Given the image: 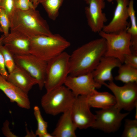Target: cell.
<instances>
[{
    "label": "cell",
    "instance_id": "obj_1",
    "mask_svg": "<svg viewBox=\"0 0 137 137\" xmlns=\"http://www.w3.org/2000/svg\"><path fill=\"white\" fill-rule=\"evenodd\" d=\"M106 50L105 40H92L79 47L70 55L69 75L76 76L92 72Z\"/></svg>",
    "mask_w": 137,
    "mask_h": 137
},
{
    "label": "cell",
    "instance_id": "obj_2",
    "mask_svg": "<svg viewBox=\"0 0 137 137\" xmlns=\"http://www.w3.org/2000/svg\"><path fill=\"white\" fill-rule=\"evenodd\" d=\"M10 20V30L19 32L30 39L53 34L46 21L36 8L25 11L15 9Z\"/></svg>",
    "mask_w": 137,
    "mask_h": 137
},
{
    "label": "cell",
    "instance_id": "obj_3",
    "mask_svg": "<svg viewBox=\"0 0 137 137\" xmlns=\"http://www.w3.org/2000/svg\"><path fill=\"white\" fill-rule=\"evenodd\" d=\"M70 45L69 41L58 34L39 35L30 38V53L47 62Z\"/></svg>",
    "mask_w": 137,
    "mask_h": 137
},
{
    "label": "cell",
    "instance_id": "obj_4",
    "mask_svg": "<svg viewBox=\"0 0 137 137\" xmlns=\"http://www.w3.org/2000/svg\"><path fill=\"white\" fill-rule=\"evenodd\" d=\"M76 97L63 85L47 91L42 97L41 104L45 112L55 116L70 109Z\"/></svg>",
    "mask_w": 137,
    "mask_h": 137
},
{
    "label": "cell",
    "instance_id": "obj_5",
    "mask_svg": "<svg viewBox=\"0 0 137 137\" xmlns=\"http://www.w3.org/2000/svg\"><path fill=\"white\" fill-rule=\"evenodd\" d=\"M70 57L64 51L47 62L44 85L46 92L64 84L69 74Z\"/></svg>",
    "mask_w": 137,
    "mask_h": 137
},
{
    "label": "cell",
    "instance_id": "obj_6",
    "mask_svg": "<svg viewBox=\"0 0 137 137\" xmlns=\"http://www.w3.org/2000/svg\"><path fill=\"white\" fill-rule=\"evenodd\" d=\"M98 33L106 41L105 56L117 58L123 64L125 55L132 53L130 35L126 31L114 33H107L102 30Z\"/></svg>",
    "mask_w": 137,
    "mask_h": 137
},
{
    "label": "cell",
    "instance_id": "obj_7",
    "mask_svg": "<svg viewBox=\"0 0 137 137\" xmlns=\"http://www.w3.org/2000/svg\"><path fill=\"white\" fill-rule=\"evenodd\" d=\"M115 106L96 111L95 121L91 128L108 133H114L119 128L122 120L129 113H122Z\"/></svg>",
    "mask_w": 137,
    "mask_h": 137
},
{
    "label": "cell",
    "instance_id": "obj_8",
    "mask_svg": "<svg viewBox=\"0 0 137 137\" xmlns=\"http://www.w3.org/2000/svg\"><path fill=\"white\" fill-rule=\"evenodd\" d=\"M113 94L116 100L115 107L121 110L128 112L132 110L137 105V83H125L119 86L113 81L103 84Z\"/></svg>",
    "mask_w": 137,
    "mask_h": 137
},
{
    "label": "cell",
    "instance_id": "obj_9",
    "mask_svg": "<svg viewBox=\"0 0 137 137\" xmlns=\"http://www.w3.org/2000/svg\"><path fill=\"white\" fill-rule=\"evenodd\" d=\"M14 57L16 65L36 79L42 90L44 87L47 62L31 54Z\"/></svg>",
    "mask_w": 137,
    "mask_h": 137
},
{
    "label": "cell",
    "instance_id": "obj_10",
    "mask_svg": "<svg viewBox=\"0 0 137 137\" xmlns=\"http://www.w3.org/2000/svg\"><path fill=\"white\" fill-rule=\"evenodd\" d=\"M86 96L76 97L70 109L72 120L77 128L85 129L91 127L95 119L90 111Z\"/></svg>",
    "mask_w": 137,
    "mask_h": 137
},
{
    "label": "cell",
    "instance_id": "obj_11",
    "mask_svg": "<svg viewBox=\"0 0 137 137\" xmlns=\"http://www.w3.org/2000/svg\"><path fill=\"white\" fill-rule=\"evenodd\" d=\"M64 84L69 88L76 97L87 96L94 89L102 85L94 80L92 72L76 76L68 75Z\"/></svg>",
    "mask_w": 137,
    "mask_h": 137
},
{
    "label": "cell",
    "instance_id": "obj_12",
    "mask_svg": "<svg viewBox=\"0 0 137 137\" xmlns=\"http://www.w3.org/2000/svg\"><path fill=\"white\" fill-rule=\"evenodd\" d=\"M88 5L85 8L88 24L92 31L99 33L107 22L105 14L103 12L105 7L104 0H84Z\"/></svg>",
    "mask_w": 137,
    "mask_h": 137
},
{
    "label": "cell",
    "instance_id": "obj_13",
    "mask_svg": "<svg viewBox=\"0 0 137 137\" xmlns=\"http://www.w3.org/2000/svg\"><path fill=\"white\" fill-rule=\"evenodd\" d=\"M117 5L112 19L102 30L107 33H117L126 31L129 27L128 7L129 0H115Z\"/></svg>",
    "mask_w": 137,
    "mask_h": 137
},
{
    "label": "cell",
    "instance_id": "obj_14",
    "mask_svg": "<svg viewBox=\"0 0 137 137\" xmlns=\"http://www.w3.org/2000/svg\"><path fill=\"white\" fill-rule=\"evenodd\" d=\"M122 64L115 58L104 56L101 59L96 68L92 72L95 81L101 85L106 81H113L112 71Z\"/></svg>",
    "mask_w": 137,
    "mask_h": 137
},
{
    "label": "cell",
    "instance_id": "obj_15",
    "mask_svg": "<svg viewBox=\"0 0 137 137\" xmlns=\"http://www.w3.org/2000/svg\"><path fill=\"white\" fill-rule=\"evenodd\" d=\"M30 39L19 32L10 30L5 36L3 44L14 56L27 54H30Z\"/></svg>",
    "mask_w": 137,
    "mask_h": 137
},
{
    "label": "cell",
    "instance_id": "obj_16",
    "mask_svg": "<svg viewBox=\"0 0 137 137\" xmlns=\"http://www.w3.org/2000/svg\"><path fill=\"white\" fill-rule=\"evenodd\" d=\"M0 90L11 102H15L20 107L29 109L30 102L28 94L0 75Z\"/></svg>",
    "mask_w": 137,
    "mask_h": 137
},
{
    "label": "cell",
    "instance_id": "obj_17",
    "mask_svg": "<svg viewBox=\"0 0 137 137\" xmlns=\"http://www.w3.org/2000/svg\"><path fill=\"white\" fill-rule=\"evenodd\" d=\"M7 80L27 94L32 87L38 84L36 79L16 65L14 70L9 73Z\"/></svg>",
    "mask_w": 137,
    "mask_h": 137
},
{
    "label": "cell",
    "instance_id": "obj_18",
    "mask_svg": "<svg viewBox=\"0 0 137 137\" xmlns=\"http://www.w3.org/2000/svg\"><path fill=\"white\" fill-rule=\"evenodd\" d=\"M70 109L62 113L51 134L53 137H76L75 131L77 128L72 119Z\"/></svg>",
    "mask_w": 137,
    "mask_h": 137
},
{
    "label": "cell",
    "instance_id": "obj_19",
    "mask_svg": "<svg viewBox=\"0 0 137 137\" xmlns=\"http://www.w3.org/2000/svg\"><path fill=\"white\" fill-rule=\"evenodd\" d=\"M86 97L90 107L105 109L113 106L116 102L113 95L107 92H99L96 89Z\"/></svg>",
    "mask_w": 137,
    "mask_h": 137
},
{
    "label": "cell",
    "instance_id": "obj_20",
    "mask_svg": "<svg viewBox=\"0 0 137 137\" xmlns=\"http://www.w3.org/2000/svg\"><path fill=\"white\" fill-rule=\"evenodd\" d=\"M128 10L131 24L130 27L127 28L126 31L131 36V50L137 51V24L133 0H129Z\"/></svg>",
    "mask_w": 137,
    "mask_h": 137
},
{
    "label": "cell",
    "instance_id": "obj_21",
    "mask_svg": "<svg viewBox=\"0 0 137 137\" xmlns=\"http://www.w3.org/2000/svg\"><path fill=\"white\" fill-rule=\"evenodd\" d=\"M118 75L114 79L125 83H137V68L124 64L118 67Z\"/></svg>",
    "mask_w": 137,
    "mask_h": 137
},
{
    "label": "cell",
    "instance_id": "obj_22",
    "mask_svg": "<svg viewBox=\"0 0 137 137\" xmlns=\"http://www.w3.org/2000/svg\"><path fill=\"white\" fill-rule=\"evenodd\" d=\"M64 0H38V4H41L49 18L54 21L58 17L59 9Z\"/></svg>",
    "mask_w": 137,
    "mask_h": 137
},
{
    "label": "cell",
    "instance_id": "obj_23",
    "mask_svg": "<svg viewBox=\"0 0 137 137\" xmlns=\"http://www.w3.org/2000/svg\"><path fill=\"white\" fill-rule=\"evenodd\" d=\"M34 114L37 123V128L35 134L39 137H44L48 132L47 130V123L45 121L41 115L40 109L37 106L33 108Z\"/></svg>",
    "mask_w": 137,
    "mask_h": 137
},
{
    "label": "cell",
    "instance_id": "obj_24",
    "mask_svg": "<svg viewBox=\"0 0 137 137\" xmlns=\"http://www.w3.org/2000/svg\"><path fill=\"white\" fill-rule=\"evenodd\" d=\"M0 52L3 55L6 67L9 73L14 70L16 66L14 55L3 44L0 46Z\"/></svg>",
    "mask_w": 137,
    "mask_h": 137
},
{
    "label": "cell",
    "instance_id": "obj_25",
    "mask_svg": "<svg viewBox=\"0 0 137 137\" xmlns=\"http://www.w3.org/2000/svg\"><path fill=\"white\" fill-rule=\"evenodd\" d=\"M122 136L136 137L137 136V119H127L125 120L124 129Z\"/></svg>",
    "mask_w": 137,
    "mask_h": 137
},
{
    "label": "cell",
    "instance_id": "obj_26",
    "mask_svg": "<svg viewBox=\"0 0 137 137\" xmlns=\"http://www.w3.org/2000/svg\"><path fill=\"white\" fill-rule=\"evenodd\" d=\"M0 26L5 36L9 33L10 26V20L8 15L3 9L0 8Z\"/></svg>",
    "mask_w": 137,
    "mask_h": 137
},
{
    "label": "cell",
    "instance_id": "obj_27",
    "mask_svg": "<svg viewBox=\"0 0 137 137\" xmlns=\"http://www.w3.org/2000/svg\"><path fill=\"white\" fill-rule=\"evenodd\" d=\"M15 0H2L0 8L3 9L8 15L10 19L15 10Z\"/></svg>",
    "mask_w": 137,
    "mask_h": 137
},
{
    "label": "cell",
    "instance_id": "obj_28",
    "mask_svg": "<svg viewBox=\"0 0 137 137\" xmlns=\"http://www.w3.org/2000/svg\"><path fill=\"white\" fill-rule=\"evenodd\" d=\"M123 63L137 68V51L132 50L131 54L125 55Z\"/></svg>",
    "mask_w": 137,
    "mask_h": 137
},
{
    "label": "cell",
    "instance_id": "obj_29",
    "mask_svg": "<svg viewBox=\"0 0 137 137\" xmlns=\"http://www.w3.org/2000/svg\"><path fill=\"white\" fill-rule=\"evenodd\" d=\"M14 4L15 9L25 11L36 8L29 0H15Z\"/></svg>",
    "mask_w": 137,
    "mask_h": 137
},
{
    "label": "cell",
    "instance_id": "obj_30",
    "mask_svg": "<svg viewBox=\"0 0 137 137\" xmlns=\"http://www.w3.org/2000/svg\"><path fill=\"white\" fill-rule=\"evenodd\" d=\"M6 68L3 57L0 52V75L7 80L9 73Z\"/></svg>",
    "mask_w": 137,
    "mask_h": 137
},
{
    "label": "cell",
    "instance_id": "obj_31",
    "mask_svg": "<svg viewBox=\"0 0 137 137\" xmlns=\"http://www.w3.org/2000/svg\"><path fill=\"white\" fill-rule=\"evenodd\" d=\"M9 123L7 120H6L3 124L2 128V131L4 135L7 137H16L17 136L13 133L9 128Z\"/></svg>",
    "mask_w": 137,
    "mask_h": 137
},
{
    "label": "cell",
    "instance_id": "obj_32",
    "mask_svg": "<svg viewBox=\"0 0 137 137\" xmlns=\"http://www.w3.org/2000/svg\"><path fill=\"white\" fill-rule=\"evenodd\" d=\"M27 134L25 137H36L37 135L32 131L29 132L28 129L27 130Z\"/></svg>",
    "mask_w": 137,
    "mask_h": 137
},
{
    "label": "cell",
    "instance_id": "obj_33",
    "mask_svg": "<svg viewBox=\"0 0 137 137\" xmlns=\"http://www.w3.org/2000/svg\"><path fill=\"white\" fill-rule=\"evenodd\" d=\"M33 4L34 7L36 8L38 5V0H29Z\"/></svg>",
    "mask_w": 137,
    "mask_h": 137
},
{
    "label": "cell",
    "instance_id": "obj_34",
    "mask_svg": "<svg viewBox=\"0 0 137 137\" xmlns=\"http://www.w3.org/2000/svg\"><path fill=\"white\" fill-rule=\"evenodd\" d=\"M5 37V36L3 34L0 37V46L3 44V40Z\"/></svg>",
    "mask_w": 137,
    "mask_h": 137
},
{
    "label": "cell",
    "instance_id": "obj_35",
    "mask_svg": "<svg viewBox=\"0 0 137 137\" xmlns=\"http://www.w3.org/2000/svg\"><path fill=\"white\" fill-rule=\"evenodd\" d=\"M0 32L3 33V30L0 26Z\"/></svg>",
    "mask_w": 137,
    "mask_h": 137
},
{
    "label": "cell",
    "instance_id": "obj_36",
    "mask_svg": "<svg viewBox=\"0 0 137 137\" xmlns=\"http://www.w3.org/2000/svg\"><path fill=\"white\" fill-rule=\"evenodd\" d=\"M107 1L109 2H111L113 1L114 0H106Z\"/></svg>",
    "mask_w": 137,
    "mask_h": 137
},
{
    "label": "cell",
    "instance_id": "obj_37",
    "mask_svg": "<svg viewBox=\"0 0 137 137\" xmlns=\"http://www.w3.org/2000/svg\"><path fill=\"white\" fill-rule=\"evenodd\" d=\"M2 0H0V3L2 1Z\"/></svg>",
    "mask_w": 137,
    "mask_h": 137
}]
</instances>
